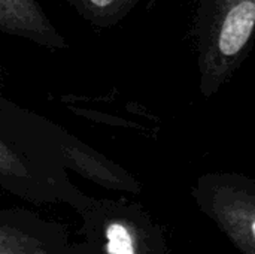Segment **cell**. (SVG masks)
<instances>
[{
	"mask_svg": "<svg viewBox=\"0 0 255 254\" xmlns=\"http://www.w3.org/2000/svg\"><path fill=\"white\" fill-rule=\"evenodd\" d=\"M15 115L28 133L39 138L52 153H55L63 166H72L81 174L99 180L100 183L114 189L133 193L140 190L137 181L130 174L105 156L99 154L96 150L84 144L79 138H76L73 133H69L61 126L18 105L15 106Z\"/></svg>",
	"mask_w": 255,
	"mask_h": 254,
	"instance_id": "4",
	"label": "cell"
},
{
	"mask_svg": "<svg viewBox=\"0 0 255 254\" xmlns=\"http://www.w3.org/2000/svg\"><path fill=\"white\" fill-rule=\"evenodd\" d=\"M0 33L49 51L69 48L66 36L39 0H0Z\"/></svg>",
	"mask_w": 255,
	"mask_h": 254,
	"instance_id": "5",
	"label": "cell"
},
{
	"mask_svg": "<svg viewBox=\"0 0 255 254\" xmlns=\"http://www.w3.org/2000/svg\"><path fill=\"white\" fill-rule=\"evenodd\" d=\"M199 90L214 97L238 72L255 40V0H199L194 19Z\"/></svg>",
	"mask_w": 255,
	"mask_h": 254,
	"instance_id": "1",
	"label": "cell"
},
{
	"mask_svg": "<svg viewBox=\"0 0 255 254\" xmlns=\"http://www.w3.org/2000/svg\"><path fill=\"white\" fill-rule=\"evenodd\" d=\"M0 96H3V94H1V82H0Z\"/></svg>",
	"mask_w": 255,
	"mask_h": 254,
	"instance_id": "7",
	"label": "cell"
},
{
	"mask_svg": "<svg viewBox=\"0 0 255 254\" xmlns=\"http://www.w3.org/2000/svg\"><path fill=\"white\" fill-rule=\"evenodd\" d=\"M191 198L242 254H255V178L230 171L200 175Z\"/></svg>",
	"mask_w": 255,
	"mask_h": 254,
	"instance_id": "2",
	"label": "cell"
},
{
	"mask_svg": "<svg viewBox=\"0 0 255 254\" xmlns=\"http://www.w3.org/2000/svg\"><path fill=\"white\" fill-rule=\"evenodd\" d=\"M142 0H67L75 12L97 28H111L121 22Z\"/></svg>",
	"mask_w": 255,
	"mask_h": 254,
	"instance_id": "6",
	"label": "cell"
},
{
	"mask_svg": "<svg viewBox=\"0 0 255 254\" xmlns=\"http://www.w3.org/2000/svg\"><path fill=\"white\" fill-rule=\"evenodd\" d=\"M10 100L0 97V183L39 189L61 169L55 153L30 135L13 117Z\"/></svg>",
	"mask_w": 255,
	"mask_h": 254,
	"instance_id": "3",
	"label": "cell"
}]
</instances>
